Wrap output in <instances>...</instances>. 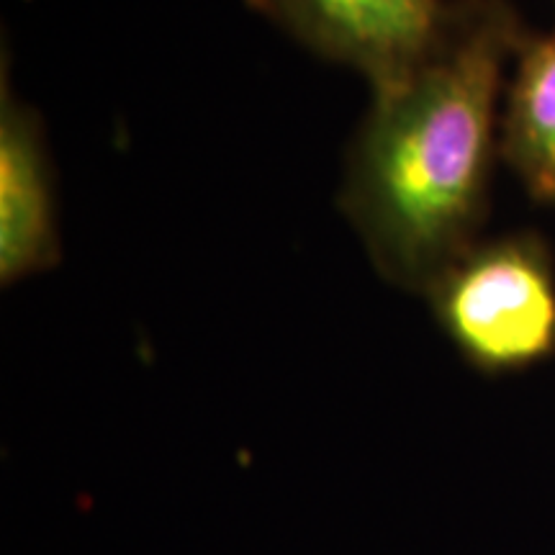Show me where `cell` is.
<instances>
[{"mask_svg":"<svg viewBox=\"0 0 555 555\" xmlns=\"http://www.w3.org/2000/svg\"><path fill=\"white\" fill-rule=\"evenodd\" d=\"M527 37L506 0H450L425 57L373 90L339 206L386 281L425 294L476 245L504 73Z\"/></svg>","mask_w":555,"mask_h":555,"instance_id":"obj_1","label":"cell"},{"mask_svg":"<svg viewBox=\"0 0 555 555\" xmlns=\"http://www.w3.org/2000/svg\"><path fill=\"white\" fill-rule=\"evenodd\" d=\"M470 365L522 371L555 352V268L535 234L476 242L425 291Z\"/></svg>","mask_w":555,"mask_h":555,"instance_id":"obj_2","label":"cell"},{"mask_svg":"<svg viewBox=\"0 0 555 555\" xmlns=\"http://www.w3.org/2000/svg\"><path fill=\"white\" fill-rule=\"evenodd\" d=\"M296 41L384 88L425 57L450 0H247Z\"/></svg>","mask_w":555,"mask_h":555,"instance_id":"obj_3","label":"cell"},{"mask_svg":"<svg viewBox=\"0 0 555 555\" xmlns=\"http://www.w3.org/2000/svg\"><path fill=\"white\" fill-rule=\"evenodd\" d=\"M60 260L52 159L37 116L9 90L0 99V281L5 286Z\"/></svg>","mask_w":555,"mask_h":555,"instance_id":"obj_4","label":"cell"},{"mask_svg":"<svg viewBox=\"0 0 555 555\" xmlns=\"http://www.w3.org/2000/svg\"><path fill=\"white\" fill-rule=\"evenodd\" d=\"M499 155L530 196L555 204V31L527 34L506 88Z\"/></svg>","mask_w":555,"mask_h":555,"instance_id":"obj_5","label":"cell"}]
</instances>
